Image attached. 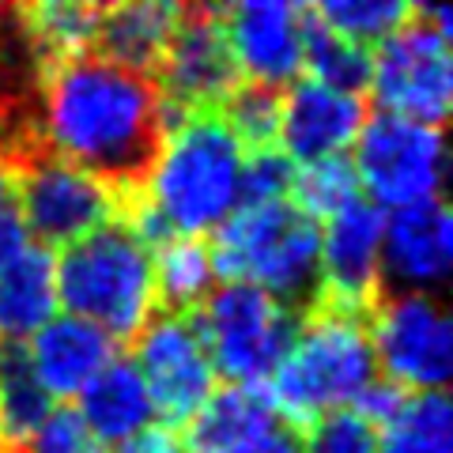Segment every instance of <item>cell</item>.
<instances>
[{
    "label": "cell",
    "mask_w": 453,
    "mask_h": 453,
    "mask_svg": "<svg viewBox=\"0 0 453 453\" xmlns=\"http://www.w3.org/2000/svg\"><path fill=\"white\" fill-rule=\"evenodd\" d=\"M38 140L57 159L129 196L163 151L166 103L151 76L129 73L88 50L42 76Z\"/></svg>",
    "instance_id": "cell-1"
},
{
    "label": "cell",
    "mask_w": 453,
    "mask_h": 453,
    "mask_svg": "<svg viewBox=\"0 0 453 453\" xmlns=\"http://www.w3.org/2000/svg\"><path fill=\"white\" fill-rule=\"evenodd\" d=\"M242 144L216 110L189 113L166 133L140 189L125 196L121 223L159 250L170 238H201L238 208L242 193Z\"/></svg>",
    "instance_id": "cell-2"
},
{
    "label": "cell",
    "mask_w": 453,
    "mask_h": 453,
    "mask_svg": "<svg viewBox=\"0 0 453 453\" xmlns=\"http://www.w3.org/2000/svg\"><path fill=\"white\" fill-rule=\"evenodd\" d=\"M378 378L366 314H351L329 303H314L299 321L288 356L268 378L265 396L280 419L306 431L314 419L348 408Z\"/></svg>",
    "instance_id": "cell-3"
},
{
    "label": "cell",
    "mask_w": 453,
    "mask_h": 453,
    "mask_svg": "<svg viewBox=\"0 0 453 453\" xmlns=\"http://www.w3.org/2000/svg\"><path fill=\"white\" fill-rule=\"evenodd\" d=\"M216 280L253 283L306 314L321 291V226L291 201L242 204L208 242Z\"/></svg>",
    "instance_id": "cell-4"
},
{
    "label": "cell",
    "mask_w": 453,
    "mask_h": 453,
    "mask_svg": "<svg viewBox=\"0 0 453 453\" xmlns=\"http://www.w3.org/2000/svg\"><path fill=\"white\" fill-rule=\"evenodd\" d=\"M57 306L98 325L113 344L136 340L155 318V261L125 223H110L57 257Z\"/></svg>",
    "instance_id": "cell-5"
},
{
    "label": "cell",
    "mask_w": 453,
    "mask_h": 453,
    "mask_svg": "<svg viewBox=\"0 0 453 453\" xmlns=\"http://www.w3.org/2000/svg\"><path fill=\"white\" fill-rule=\"evenodd\" d=\"M211 371L231 386L265 389L288 356L303 314L253 283H223L189 314Z\"/></svg>",
    "instance_id": "cell-6"
},
{
    "label": "cell",
    "mask_w": 453,
    "mask_h": 453,
    "mask_svg": "<svg viewBox=\"0 0 453 453\" xmlns=\"http://www.w3.org/2000/svg\"><path fill=\"white\" fill-rule=\"evenodd\" d=\"M8 170L16 174L27 234H35L46 250L50 246L65 250L80 242L83 234L98 231V226L121 223L125 196L113 186H106L103 178L57 159L46 148H35Z\"/></svg>",
    "instance_id": "cell-7"
},
{
    "label": "cell",
    "mask_w": 453,
    "mask_h": 453,
    "mask_svg": "<svg viewBox=\"0 0 453 453\" xmlns=\"http://www.w3.org/2000/svg\"><path fill=\"white\" fill-rule=\"evenodd\" d=\"M374 363L408 393H446L453 374V325L438 295L386 291L366 314Z\"/></svg>",
    "instance_id": "cell-8"
},
{
    "label": "cell",
    "mask_w": 453,
    "mask_h": 453,
    "mask_svg": "<svg viewBox=\"0 0 453 453\" xmlns=\"http://www.w3.org/2000/svg\"><path fill=\"white\" fill-rule=\"evenodd\" d=\"M155 88L166 103V133L181 118L219 110L242 83L219 4H181V19L155 68Z\"/></svg>",
    "instance_id": "cell-9"
},
{
    "label": "cell",
    "mask_w": 453,
    "mask_h": 453,
    "mask_svg": "<svg viewBox=\"0 0 453 453\" xmlns=\"http://www.w3.org/2000/svg\"><path fill=\"white\" fill-rule=\"evenodd\" d=\"M366 88L374 91L381 113L442 129L453 95L449 38L438 35L412 8V19L396 27L371 53V83Z\"/></svg>",
    "instance_id": "cell-10"
},
{
    "label": "cell",
    "mask_w": 453,
    "mask_h": 453,
    "mask_svg": "<svg viewBox=\"0 0 453 453\" xmlns=\"http://www.w3.org/2000/svg\"><path fill=\"white\" fill-rule=\"evenodd\" d=\"M356 178L374 208H408L442 196L446 148L442 129L416 125L393 113H374L356 136Z\"/></svg>",
    "instance_id": "cell-11"
},
{
    "label": "cell",
    "mask_w": 453,
    "mask_h": 453,
    "mask_svg": "<svg viewBox=\"0 0 453 453\" xmlns=\"http://www.w3.org/2000/svg\"><path fill=\"white\" fill-rule=\"evenodd\" d=\"M133 366L144 378L151 408L166 419L163 427H186L216 393V371L189 314H155L136 333Z\"/></svg>",
    "instance_id": "cell-12"
},
{
    "label": "cell",
    "mask_w": 453,
    "mask_h": 453,
    "mask_svg": "<svg viewBox=\"0 0 453 453\" xmlns=\"http://www.w3.org/2000/svg\"><path fill=\"white\" fill-rule=\"evenodd\" d=\"M381 208L351 201L325 219L321 231V291L314 303H329L351 314H371L381 299Z\"/></svg>",
    "instance_id": "cell-13"
},
{
    "label": "cell",
    "mask_w": 453,
    "mask_h": 453,
    "mask_svg": "<svg viewBox=\"0 0 453 453\" xmlns=\"http://www.w3.org/2000/svg\"><path fill=\"white\" fill-rule=\"evenodd\" d=\"M453 268V219L442 196L396 208L381 223V295L446 288Z\"/></svg>",
    "instance_id": "cell-14"
},
{
    "label": "cell",
    "mask_w": 453,
    "mask_h": 453,
    "mask_svg": "<svg viewBox=\"0 0 453 453\" xmlns=\"http://www.w3.org/2000/svg\"><path fill=\"white\" fill-rule=\"evenodd\" d=\"M303 23L306 8L288 0L223 8V31L238 73L261 88H291L303 73Z\"/></svg>",
    "instance_id": "cell-15"
},
{
    "label": "cell",
    "mask_w": 453,
    "mask_h": 453,
    "mask_svg": "<svg viewBox=\"0 0 453 453\" xmlns=\"http://www.w3.org/2000/svg\"><path fill=\"white\" fill-rule=\"evenodd\" d=\"M366 125V98L325 88L314 80H295L283 95L280 113V151L295 166L321 163L356 144Z\"/></svg>",
    "instance_id": "cell-16"
},
{
    "label": "cell",
    "mask_w": 453,
    "mask_h": 453,
    "mask_svg": "<svg viewBox=\"0 0 453 453\" xmlns=\"http://www.w3.org/2000/svg\"><path fill=\"white\" fill-rule=\"evenodd\" d=\"M118 359V344L98 329V325L61 314L50 325L31 336V348H27V363L38 378V386L50 393V401H68V396H80L88 389V381L106 371V366Z\"/></svg>",
    "instance_id": "cell-17"
},
{
    "label": "cell",
    "mask_w": 453,
    "mask_h": 453,
    "mask_svg": "<svg viewBox=\"0 0 453 453\" xmlns=\"http://www.w3.org/2000/svg\"><path fill=\"white\" fill-rule=\"evenodd\" d=\"M283 427L265 389L226 386L201 404L181 434L186 453H253L273 431Z\"/></svg>",
    "instance_id": "cell-18"
},
{
    "label": "cell",
    "mask_w": 453,
    "mask_h": 453,
    "mask_svg": "<svg viewBox=\"0 0 453 453\" xmlns=\"http://www.w3.org/2000/svg\"><path fill=\"white\" fill-rule=\"evenodd\" d=\"M57 318V257L46 246H23L0 265V344H27Z\"/></svg>",
    "instance_id": "cell-19"
},
{
    "label": "cell",
    "mask_w": 453,
    "mask_h": 453,
    "mask_svg": "<svg viewBox=\"0 0 453 453\" xmlns=\"http://www.w3.org/2000/svg\"><path fill=\"white\" fill-rule=\"evenodd\" d=\"M178 19H181V4H163V0H140V4L103 8L91 53L129 68V73L155 76L159 57L166 50L170 35H174Z\"/></svg>",
    "instance_id": "cell-20"
},
{
    "label": "cell",
    "mask_w": 453,
    "mask_h": 453,
    "mask_svg": "<svg viewBox=\"0 0 453 453\" xmlns=\"http://www.w3.org/2000/svg\"><path fill=\"white\" fill-rule=\"evenodd\" d=\"M80 419L88 423V431L98 438V446H121L133 434L148 431L155 419L151 396L144 378L136 374L133 359H113L106 371H98L88 389L80 393Z\"/></svg>",
    "instance_id": "cell-21"
},
{
    "label": "cell",
    "mask_w": 453,
    "mask_h": 453,
    "mask_svg": "<svg viewBox=\"0 0 453 453\" xmlns=\"http://www.w3.org/2000/svg\"><path fill=\"white\" fill-rule=\"evenodd\" d=\"M103 4H80V0H50V4H19V23L42 57L46 73L53 65L95 46Z\"/></svg>",
    "instance_id": "cell-22"
},
{
    "label": "cell",
    "mask_w": 453,
    "mask_h": 453,
    "mask_svg": "<svg viewBox=\"0 0 453 453\" xmlns=\"http://www.w3.org/2000/svg\"><path fill=\"white\" fill-rule=\"evenodd\" d=\"M155 299L163 314H193L216 291V268L204 238H170L151 253Z\"/></svg>",
    "instance_id": "cell-23"
},
{
    "label": "cell",
    "mask_w": 453,
    "mask_h": 453,
    "mask_svg": "<svg viewBox=\"0 0 453 453\" xmlns=\"http://www.w3.org/2000/svg\"><path fill=\"white\" fill-rule=\"evenodd\" d=\"M50 393L38 386V378L27 363V344H4L0 356V446L19 453L27 438L38 431V423L50 416Z\"/></svg>",
    "instance_id": "cell-24"
},
{
    "label": "cell",
    "mask_w": 453,
    "mask_h": 453,
    "mask_svg": "<svg viewBox=\"0 0 453 453\" xmlns=\"http://www.w3.org/2000/svg\"><path fill=\"white\" fill-rule=\"evenodd\" d=\"M378 453H453L446 393H408L404 408L378 431Z\"/></svg>",
    "instance_id": "cell-25"
},
{
    "label": "cell",
    "mask_w": 453,
    "mask_h": 453,
    "mask_svg": "<svg viewBox=\"0 0 453 453\" xmlns=\"http://www.w3.org/2000/svg\"><path fill=\"white\" fill-rule=\"evenodd\" d=\"M303 68L306 80L325 83V88L348 91V95H363L371 83V50L351 46L340 35H333L329 27H321L318 16L306 8V23H303Z\"/></svg>",
    "instance_id": "cell-26"
},
{
    "label": "cell",
    "mask_w": 453,
    "mask_h": 453,
    "mask_svg": "<svg viewBox=\"0 0 453 453\" xmlns=\"http://www.w3.org/2000/svg\"><path fill=\"white\" fill-rule=\"evenodd\" d=\"M310 12L321 27H329L333 35L363 50L386 42L396 27L412 19V4H401V0H325Z\"/></svg>",
    "instance_id": "cell-27"
},
{
    "label": "cell",
    "mask_w": 453,
    "mask_h": 453,
    "mask_svg": "<svg viewBox=\"0 0 453 453\" xmlns=\"http://www.w3.org/2000/svg\"><path fill=\"white\" fill-rule=\"evenodd\" d=\"M288 201L310 219H333L336 211H344L351 201H359V178L356 166L344 155H333V159L321 163H306L295 170V186Z\"/></svg>",
    "instance_id": "cell-28"
},
{
    "label": "cell",
    "mask_w": 453,
    "mask_h": 453,
    "mask_svg": "<svg viewBox=\"0 0 453 453\" xmlns=\"http://www.w3.org/2000/svg\"><path fill=\"white\" fill-rule=\"evenodd\" d=\"M216 113L223 118L226 129H231V136L242 144V151L280 148L283 91H273V88H261V83L242 80Z\"/></svg>",
    "instance_id": "cell-29"
},
{
    "label": "cell",
    "mask_w": 453,
    "mask_h": 453,
    "mask_svg": "<svg viewBox=\"0 0 453 453\" xmlns=\"http://www.w3.org/2000/svg\"><path fill=\"white\" fill-rule=\"evenodd\" d=\"M303 453H378V431L351 408H336L303 431Z\"/></svg>",
    "instance_id": "cell-30"
},
{
    "label": "cell",
    "mask_w": 453,
    "mask_h": 453,
    "mask_svg": "<svg viewBox=\"0 0 453 453\" xmlns=\"http://www.w3.org/2000/svg\"><path fill=\"white\" fill-rule=\"evenodd\" d=\"M295 166L280 148H265V151H246L242 159V193L238 204H273V201H288L291 186H295Z\"/></svg>",
    "instance_id": "cell-31"
},
{
    "label": "cell",
    "mask_w": 453,
    "mask_h": 453,
    "mask_svg": "<svg viewBox=\"0 0 453 453\" xmlns=\"http://www.w3.org/2000/svg\"><path fill=\"white\" fill-rule=\"evenodd\" d=\"M19 453H106L98 446V438L88 431V423L80 419L76 408H50V416L38 423V431L27 438Z\"/></svg>",
    "instance_id": "cell-32"
},
{
    "label": "cell",
    "mask_w": 453,
    "mask_h": 453,
    "mask_svg": "<svg viewBox=\"0 0 453 453\" xmlns=\"http://www.w3.org/2000/svg\"><path fill=\"white\" fill-rule=\"evenodd\" d=\"M23 246H31V234H27V223H23L16 174L0 163V265L16 257Z\"/></svg>",
    "instance_id": "cell-33"
},
{
    "label": "cell",
    "mask_w": 453,
    "mask_h": 453,
    "mask_svg": "<svg viewBox=\"0 0 453 453\" xmlns=\"http://www.w3.org/2000/svg\"><path fill=\"white\" fill-rule=\"evenodd\" d=\"M404 401H408V389L393 386V381H386V378H374L371 386H366L348 408H351L356 416H363L374 431H381V427H386V423L404 408Z\"/></svg>",
    "instance_id": "cell-34"
},
{
    "label": "cell",
    "mask_w": 453,
    "mask_h": 453,
    "mask_svg": "<svg viewBox=\"0 0 453 453\" xmlns=\"http://www.w3.org/2000/svg\"><path fill=\"white\" fill-rule=\"evenodd\" d=\"M113 453H186V449H181V434L174 427H155L151 423L148 431L133 434L129 442H121Z\"/></svg>",
    "instance_id": "cell-35"
},
{
    "label": "cell",
    "mask_w": 453,
    "mask_h": 453,
    "mask_svg": "<svg viewBox=\"0 0 453 453\" xmlns=\"http://www.w3.org/2000/svg\"><path fill=\"white\" fill-rule=\"evenodd\" d=\"M253 453H303V434L295 431V427H288V423H283L280 431H273L265 438V442L253 449Z\"/></svg>",
    "instance_id": "cell-36"
},
{
    "label": "cell",
    "mask_w": 453,
    "mask_h": 453,
    "mask_svg": "<svg viewBox=\"0 0 453 453\" xmlns=\"http://www.w3.org/2000/svg\"><path fill=\"white\" fill-rule=\"evenodd\" d=\"M4 140H8V125H4V118H0V148H4Z\"/></svg>",
    "instance_id": "cell-37"
},
{
    "label": "cell",
    "mask_w": 453,
    "mask_h": 453,
    "mask_svg": "<svg viewBox=\"0 0 453 453\" xmlns=\"http://www.w3.org/2000/svg\"><path fill=\"white\" fill-rule=\"evenodd\" d=\"M0 453H12V449H4V446H0Z\"/></svg>",
    "instance_id": "cell-38"
},
{
    "label": "cell",
    "mask_w": 453,
    "mask_h": 453,
    "mask_svg": "<svg viewBox=\"0 0 453 453\" xmlns=\"http://www.w3.org/2000/svg\"><path fill=\"white\" fill-rule=\"evenodd\" d=\"M0 356H4V344H0Z\"/></svg>",
    "instance_id": "cell-39"
}]
</instances>
